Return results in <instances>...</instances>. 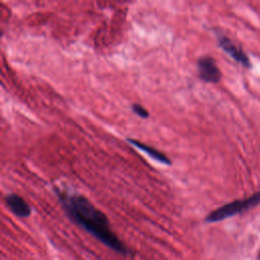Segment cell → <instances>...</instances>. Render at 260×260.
Masks as SVG:
<instances>
[{"instance_id":"5b68a950","label":"cell","mask_w":260,"mask_h":260,"mask_svg":"<svg viewBox=\"0 0 260 260\" xmlns=\"http://www.w3.org/2000/svg\"><path fill=\"white\" fill-rule=\"evenodd\" d=\"M5 203L10 211L18 217H28L31 214V207L19 195L10 193L5 195Z\"/></svg>"},{"instance_id":"277c9868","label":"cell","mask_w":260,"mask_h":260,"mask_svg":"<svg viewBox=\"0 0 260 260\" xmlns=\"http://www.w3.org/2000/svg\"><path fill=\"white\" fill-rule=\"evenodd\" d=\"M218 46L237 63L243 65L246 68H251L252 64L248 55L242 50L240 46L235 44L230 38L224 36L223 34H216Z\"/></svg>"},{"instance_id":"7a4b0ae2","label":"cell","mask_w":260,"mask_h":260,"mask_svg":"<svg viewBox=\"0 0 260 260\" xmlns=\"http://www.w3.org/2000/svg\"><path fill=\"white\" fill-rule=\"evenodd\" d=\"M259 204H260V191L251 195L250 197H246L243 199H236L234 201H231L214 209L205 217V222L213 223V222L224 220L236 214L247 211Z\"/></svg>"},{"instance_id":"8992f818","label":"cell","mask_w":260,"mask_h":260,"mask_svg":"<svg viewBox=\"0 0 260 260\" xmlns=\"http://www.w3.org/2000/svg\"><path fill=\"white\" fill-rule=\"evenodd\" d=\"M127 141L129 143H131L134 147H136L137 149L141 150L142 152L146 153L148 156H150L151 158L157 160L158 162L160 164H164V165H171V160L166 156V154H164L162 152H160L159 150L155 149L154 147L150 146V145H147V144H144L136 139H132V138H127Z\"/></svg>"},{"instance_id":"ba28073f","label":"cell","mask_w":260,"mask_h":260,"mask_svg":"<svg viewBox=\"0 0 260 260\" xmlns=\"http://www.w3.org/2000/svg\"><path fill=\"white\" fill-rule=\"evenodd\" d=\"M259 258H260V254H259Z\"/></svg>"},{"instance_id":"6da1fadb","label":"cell","mask_w":260,"mask_h":260,"mask_svg":"<svg viewBox=\"0 0 260 260\" xmlns=\"http://www.w3.org/2000/svg\"><path fill=\"white\" fill-rule=\"evenodd\" d=\"M55 192L67 216L72 221L118 254L123 256L131 254L129 248L112 231L107 215L96 208L85 196L59 189H56Z\"/></svg>"},{"instance_id":"52a82bcc","label":"cell","mask_w":260,"mask_h":260,"mask_svg":"<svg viewBox=\"0 0 260 260\" xmlns=\"http://www.w3.org/2000/svg\"><path fill=\"white\" fill-rule=\"evenodd\" d=\"M131 109H132V111H133L138 117H140V118L146 119V118L149 117L148 111H147L144 107H142L141 105H139V104H133L132 107H131Z\"/></svg>"},{"instance_id":"3957f363","label":"cell","mask_w":260,"mask_h":260,"mask_svg":"<svg viewBox=\"0 0 260 260\" xmlns=\"http://www.w3.org/2000/svg\"><path fill=\"white\" fill-rule=\"evenodd\" d=\"M197 72L201 80L208 83H217L221 79V71L212 57L203 56L197 60Z\"/></svg>"}]
</instances>
